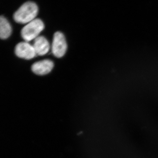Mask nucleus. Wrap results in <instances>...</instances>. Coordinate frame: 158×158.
Masks as SVG:
<instances>
[{
	"label": "nucleus",
	"mask_w": 158,
	"mask_h": 158,
	"mask_svg": "<svg viewBox=\"0 0 158 158\" xmlns=\"http://www.w3.org/2000/svg\"><path fill=\"white\" fill-rule=\"evenodd\" d=\"M15 53L18 57L28 60L37 56L33 46L26 41L18 44L15 46Z\"/></svg>",
	"instance_id": "nucleus-4"
},
{
	"label": "nucleus",
	"mask_w": 158,
	"mask_h": 158,
	"mask_svg": "<svg viewBox=\"0 0 158 158\" xmlns=\"http://www.w3.org/2000/svg\"><path fill=\"white\" fill-rule=\"evenodd\" d=\"M38 12L36 3L28 2L23 4L14 13L13 18L16 22L27 24L35 19Z\"/></svg>",
	"instance_id": "nucleus-1"
},
{
	"label": "nucleus",
	"mask_w": 158,
	"mask_h": 158,
	"mask_svg": "<svg viewBox=\"0 0 158 158\" xmlns=\"http://www.w3.org/2000/svg\"><path fill=\"white\" fill-rule=\"evenodd\" d=\"M11 27L10 23L6 18L0 16V38L7 39L10 36Z\"/></svg>",
	"instance_id": "nucleus-7"
},
{
	"label": "nucleus",
	"mask_w": 158,
	"mask_h": 158,
	"mask_svg": "<svg viewBox=\"0 0 158 158\" xmlns=\"http://www.w3.org/2000/svg\"><path fill=\"white\" fill-rule=\"evenodd\" d=\"M44 28V25L41 19H35L27 24L22 30V37L26 42H28L39 37L40 33Z\"/></svg>",
	"instance_id": "nucleus-2"
},
{
	"label": "nucleus",
	"mask_w": 158,
	"mask_h": 158,
	"mask_svg": "<svg viewBox=\"0 0 158 158\" xmlns=\"http://www.w3.org/2000/svg\"><path fill=\"white\" fill-rule=\"evenodd\" d=\"M33 46L37 56H44L48 53L51 48L48 40L43 36H39L34 40Z\"/></svg>",
	"instance_id": "nucleus-6"
},
{
	"label": "nucleus",
	"mask_w": 158,
	"mask_h": 158,
	"mask_svg": "<svg viewBox=\"0 0 158 158\" xmlns=\"http://www.w3.org/2000/svg\"><path fill=\"white\" fill-rule=\"evenodd\" d=\"M54 67V63L50 59H44L35 62L31 67L32 71L38 75H44L49 73Z\"/></svg>",
	"instance_id": "nucleus-5"
},
{
	"label": "nucleus",
	"mask_w": 158,
	"mask_h": 158,
	"mask_svg": "<svg viewBox=\"0 0 158 158\" xmlns=\"http://www.w3.org/2000/svg\"><path fill=\"white\" fill-rule=\"evenodd\" d=\"M51 48L54 56L57 58H61L65 55L67 45L65 36L61 32H56L54 34Z\"/></svg>",
	"instance_id": "nucleus-3"
}]
</instances>
